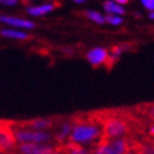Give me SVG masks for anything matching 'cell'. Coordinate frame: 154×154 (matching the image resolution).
<instances>
[{"label":"cell","instance_id":"6","mask_svg":"<svg viewBox=\"0 0 154 154\" xmlns=\"http://www.w3.org/2000/svg\"><path fill=\"white\" fill-rule=\"evenodd\" d=\"M109 57H110L109 52L105 48H101V47L92 48L91 51H88V53H87L88 62L95 67L100 66V65H104V63H107Z\"/></svg>","mask_w":154,"mask_h":154},{"label":"cell","instance_id":"13","mask_svg":"<svg viewBox=\"0 0 154 154\" xmlns=\"http://www.w3.org/2000/svg\"><path fill=\"white\" fill-rule=\"evenodd\" d=\"M0 34L6 38H13V39H27L28 34L20 30H14V29H2Z\"/></svg>","mask_w":154,"mask_h":154},{"label":"cell","instance_id":"11","mask_svg":"<svg viewBox=\"0 0 154 154\" xmlns=\"http://www.w3.org/2000/svg\"><path fill=\"white\" fill-rule=\"evenodd\" d=\"M104 9L109 14H115V15H121L125 13V9L123 6L115 2H111V0H107V2L104 3Z\"/></svg>","mask_w":154,"mask_h":154},{"label":"cell","instance_id":"5","mask_svg":"<svg viewBox=\"0 0 154 154\" xmlns=\"http://www.w3.org/2000/svg\"><path fill=\"white\" fill-rule=\"evenodd\" d=\"M19 150L23 154H49L54 148L48 143H23L19 146Z\"/></svg>","mask_w":154,"mask_h":154},{"label":"cell","instance_id":"8","mask_svg":"<svg viewBox=\"0 0 154 154\" xmlns=\"http://www.w3.org/2000/svg\"><path fill=\"white\" fill-rule=\"evenodd\" d=\"M13 138H14V135H13V131L0 128V149H2V150L10 149L13 146V144H14V140H13Z\"/></svg>","mask_w":154,"mask_h":154},{"label":"cell","instance_id":"17","mask_svg":"<svg viewBox=\"0 0 154 154\" xmlns=\"http://www.w3.org/2000/svg\"><path fill=\"white\" fill-rule=\"evenodd\" d=\"M105 18H106V22L111 25H119V24L123 23V18L119 17V15H115V14H109Z\"/></svg>","mask_w":154,"mask_h":154},{"label":"cell","instance_id":"3","mask_svg":"<svg viewBox=\"0 0 154 154\" xmlns=\"http://www.w3.org/2000/svg\"><path fill=\"white\" fill-rule=\"evenodd\" d=\"M129 144L124 138L118 139H106L102 138L94 149L92 154H128Z\"/></svg>","mask_w":154,"mask_h":154},{"label":"cell","instance_id":"15","mask_svg":"<svg viewBox=\"0 0 154 154\" xmlns=\"http://www.w3.org/2000/svg\"><path fill=\"white\" fill-rule=\"evenodd\" d=\"M85 15L90 19V20H92L97 24H104L106 22V18L104 15H101L99 11H94V10H88L85 13Z\"/></svg>","mask_w":154,"mask_h":154},{"label":"cell","instance_id":"10","mask_svg":"<svg viewBox=\"0 0 154 154\" xmlns=\"http://www.w3.org/2000/svg\"><path fill=\"white\" fill-rule=\"evenodd\" d=\"M54 9V5L53 4H43V5H38V6H30L28 8V14L33 15V17H41L47 13L52 11Z\"/></svg>","mask_w":154,"mask_h":154},{"label":"cell","instance_id":"1","mask_svg":"<svg viewBox=\"0 0 154 154\" xmlns=\"http://www.w3.org/2000/svg\"><path fill=\"white\" fill-rule=\"evenodd\" d=\"M102 129L99 124L92 121H79L72 128V133L69 135V140L73 144L88 145L94 143H99L104 138Z\"/></svg>","mask_w":154,"mask_h":154},{"label":"cell","instance_id":"22","mask_svg":"<svg viewBox=\"0 0 154 154\" xmlns=\"http://www.w3.org/2000/svg\"><path fill=\"white\" fill-rule=\"evenodd\" d=\"M49 154H66V153H63V152H61V150H58V149H54L53 152H51Z\"/></svg>","mask_w":154,"mask_h":154},{"label":"cell","instance_id":"26","mask_svg":"<svg viewBox=\"0 0 154 154\" xmlns=\"http://www.w3.org/2000/svg\"><path fill=\"white\" fill-rule=\"evenodd\" d=\"M0 2H2V3H3V2H4V0H0Z\"/></svg>","mask_w":154,"mask_h":154},{"label":"cell","instance_id":"12","mask_svg":"<svg viewBox=\"0 0 154 154\" xmlns=\"http://www.w3.org/2000/svg\"><path fill=\"white\" fill-rule=\"evenodd\" d=\"M72 128H73V125L71 123H63L60 126V130L56 135L57 140H58V142H63L67 137L69 138V135H71V133H72Z\"/></svg>","mask_w":154,"mask_h":154},{"label":"cell","instance_id":"19","mask_svg":"<svg viewBox=\"0 0 154 154\" xmlns=\"http://www.w3.org/2000/svg\"><path fill=\"white\" fill-rule=\"evenodd\" d=\"M146 115H148V118L154 120V104H152L150 106L146 107Z\"/></svg>","mask_w":154,"mask_h":154},{"label":"cell","instance_id":"20","mask_svg":"<svg viewBox=\"0 0 154 154\" xmlns=\"http://www.w3.org/2000/svg\"><path fill=\"white\" fill-rule=\"evenodd\" d=\"M17 2L18 0H4L3 4H5V5H14Z\"/></svg>","mask_w":154,"mask_h":154},{"label":"cell","instance_id":"4","mask_svg":"<svg viewBox=\"0 0 154 154\" xmlns=\"http://www.w3.org/2000/svg\"><path fill=\"white\" fill-rule=\"evenodd\" d=\"M102 131H104V138L106 139L124 138L129 133V124L124 119L118 116L109 118L104 121Z\"/></svg>","mask_w":154,"mask_h":154},{"label":"cell","instance_id":"23","mask_svg":"<svg viewBox=\"0 0 154 154\" xmlns=\"http://www.w3.org/2000/svg\"><path fill=\"white\" fill-rule=\"evenodd\" d=\"M149 134H150V135L154 138V124H153V125L149 128Z\"/></svg>","mask_w":154,"mask_h":154},{"label":"cell","instance_id":"9","mask_svg":"<svg viewBox=\"0 0 154 154\" xmlns=\"http://www.w3.org/2000/svg\"><path fill=\"white\" fill-rule=\"evenodd\" d=\"M22 126L29 128V129H33V130H47L52 126V121L48 119H35V120L28 121L27 124H22Z\"/></svg>","mask_w":154,"mask_h":154},{"label":"cell","instance_id":"2","mask_svg":"<svg viewBox=\"0 0 154 154\" xmlns=\"http://www.w3.org/2000/svg\"><path fill=\"white\" fill-rule=\"evenodd\" d=\"M14 139L19 143H48L53 139V135L46 130H33L29 128H17L13 129Z\"/></svg>","mask_w":154,"mask_h":154},{"label":"cell","instance_id":"7","mask_svg":"<svg viewBox=\"0 0 154 154\" xmlns=\"http://www.w3.org/2000/svg\"><path fill=\"white\" fill-rule=\"evenodd\" d=\"M0 22L9 24L11 27H17V28H24V29H32L34 28V23L27 20V19H22V18H17V17H9V15H0Z\"/></svg>","mask_w":154,"mask_h":154},{"label":"cell","instance_id":"24","mask_svg":"<svg viewBox=\"0 0 154 154\" xmlns=\"http://www.w3.org/2000/svg\"><path fill=\"white\" fill-rule=\"evenodd\" d=\"M149 18H150V19H154V11H152L150 14H149Z\"/></svg>","mask_w":154,"mask_h":154},{"label":"cell","instance_id":"25","mask_svg":"<svg viewBox=\"0 0 154 154\" xmlns=\"http://www.w3.org/2000/svg\"><path fill=\"white\" fill-rule=\"evenodd\" d=\"M75 3H83V2H86V0H73Z\"/></svg>","mask_w":154,"mask_h":154},{"label":"cell","instance_id":"18","mask_svg":"<svg viewBox=\"0 0 154 154\" xmlns=\"http://www.w3.org/2000/svg\"><path fill=\"white\" fill-rule=\"evenodd\" d=\"M142 4L144 8H146L150 11H154V0H142Z\"/></svg>","mask_w":154,"mask_h":154},{"label":"cell","instance_id":"21","mask_svg":"<svg viewBox=\"0 0 154 154\" xmlns=\"http://www.w3.org/2000/svg\"><path fill=\"white\" fill-rule=\"evenodd\" d=\"M114 2L118 4H126V3H129V0H114Z\"/></svg>","mask_w":154,"mask_h":154},{"label":"cell","instance_id":"14","mask_svg":"<svg viewBox=\"0 0 154 154\" xmlns=\"http://www.w3.org/2000/svg\"><path fill=\"white\" fill-rule=\"evenodd\" d=\"M137 154H154V140H146V142L139 144Z\"/></svg>","mask_w":154,"mask_h":154},{"label":"cell","instance_id":"16","mask_svg":"<svg viewBox=\"0 0 154 154\" xmlns=\"http://www.w3.org/2000/svg\"><path fill=\"white\" fill-rule=\"evenodd\" d=\"M66 154H90V153H88V150H86L85 148H83L82 145L71 143L68 145L67 150H66Z\"/></svg>","mask_w":154,"mask_h":154}]
</instances>
